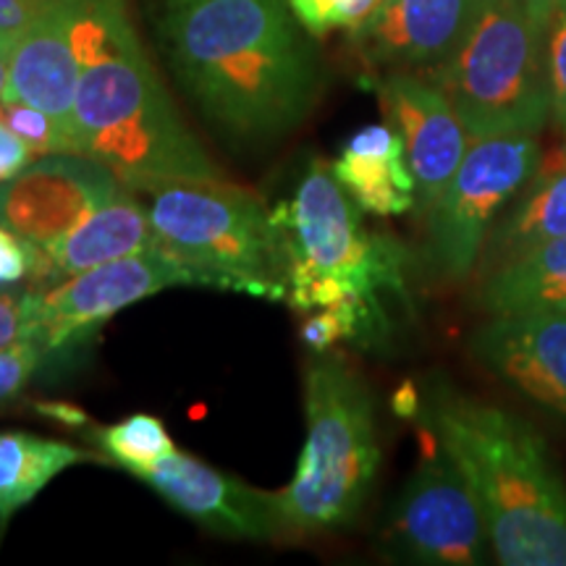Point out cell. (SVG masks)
Listing matches in <instances>:
<instances>
[{"label": "cell", "instance_id": "cell-1", "mask_svg": "<svg viewBox=\"0 0 566 566\" xmlns=\"http://www.w3.org/2000/svg\"><path fill=\"white\" fill-rule=\"evenodd\" d=\"M158 32L184 92L226 137L279 139L321 97L313 32L289 0H166Z\"/></svg>", "mask_w": 566, "mask_h": 566}, {"label": "cell", "instance_id": "cell-2", "mask_svg": "<svg viewBox=\"0 0 566 566\" xmlns=\"http://www.w3.org/2000/svg\"><path fill=\"white\" fill-rule=\"evenodd\" d=\"M80 55L76 155L103 163L124 187L150 195L223 179L147 59L126 0H69Z\"/></svg>", "mask_w": 566, "mask_h": 566}, {"label": "cell", "instance_id": "cell-3", "mask_svg": "<svg viewBox=\"0 0 566 566\" xmlns=\"http://www.w3.org/2000/svg\"><path fill=\"white\" fill-rule=\"evenodd\" d=\"M420 417L475 491L495 562L566 566V483L533 424L443 384Z\"/></svg>", "mask_w": 566, "mask_h": 566}, {"label": "cell", "instance_id": "cell-4", "mask_svg": "<svg viewBox=\"0 0 566 566\" xmlns=\"http://www.w3.org/2000/svg\"><path fill=\"white\" fill-rule=\"evenodd\" d=\"M304 438L294 480L279 491L283 527L325 535L363 512L380 467L370 386L344 359L323 357L304 373Z\"/></svg>", "mask_w": 566, "mask_h": 566}, {"label": "cell", "instance_id": "cell-5", "mask_svg": "<svg viewBox=\"0 0 566 566\" xmlns=\"http://www.w3.org/2000/svg\"><path fill=\"white\" fill-rule=\"evenodd\" d=\"M359 210L323 163L273 210L286 252V302L294 310L313 313L357 300L386 313L384 296L405 294V252L367 229Z\"/></svg>", "mask_w": 566, "mask_h": 566}, {"label": "cell", "instance_id": "cell-6", "mask_svg": "<svg viewBox=\"0 0 566 566\" xmlns=\"http://www.w3.org/2000/svg\"><path fill=\"white\" fill-rule=\"evenodd\" d=\"M155 244L195 275L197 286L286 302V252L273 212L226 179L184 181L150 192Z\"/></svg>", "mask_w": 566, "mask_h": 566}, {"label": "cell", "instance_id": "cell-7", "mask_svg": "<svg viewBox=\"0 0 566 566\" xmlns=\"http://www.w3.org/2000/svg\"><path fill=\"white\" fill-rule=\"evenodd\" d=\"M472 137L541 134L551 122L546 34L525 0H491L449 61L428 71Z\"/></svg>", "mask_w": 566, "mask_h": 566}, {"label": "cell", "instance_id": "cell-8", "mask_svg": "<svg viewBox=\"0 0 566 566\" xmlns=\"http://www.w3.org/2000/svg\"><path fill=\"white\" fill-rule=\"evenodd\" d=\"M541 163L537 134L472 137L457 174L424 210V258L446 281L475 271L501 218Z\"/></svg>", "mask_w": 566, "mask_h": 566}, {"label": "cell", "instance_id": "cell-9", "mask_svg": "<svg viewBox=\"0 0 566 566\" xmlns=\"http://www.w3.org/2000/svg\"><path fill=\"white\" fill-rule=\"evenodd\" d=\"M422 457L401 488L386 530L396 558L428 566H478L493 556L475 491L433 430L422 424Z\"/></svg>", "mask_w": 566, "mask_h": 566}, {"label": "cell", "instance_id": "cell-10", "mask_svg": "<svg viewBox=\"0 0 566 566\" xmlns=\"http://www.w3.org/2000/svg\"><path fill=\"white\" fill-rule=\"evenodd\" d=\"M174 286H197V281L158 244L129 258L95 265L40 292L32 338H38L51 357L53 352L101 328L122 310Z\"/></svg>", "mask_w": 566, "mask_h": 566}, {"label": "cell", "instance_id": "cell-11", "mask_svg": "<svg viewBox=\"0 0 566 566\" xmlns=\"http://www.w3.org/2000/svg\"><path fill=\"white\" fill-rule=\"evenodd\" d=\"M124 189L103 163L76 153L42 155L0 184V226L48 247Z\"/></svg>", "mask_w": 566, "mask_h": 566}, {"label": "cell", "instance_id": "cell-12", "mask_svg": "<svg viewBox=\"0 0 566 566\" xmlns=\"http://www.w3.org/2000/svg\"><path fill=\"white\" fill-rule=\"evenodd\" d=\"M134 478L208 533L239 541H273L275 535H286L279 493L258 491L179 449L142 467Z\"/></svg>", "mask_w": 566, "mask_h": 566}, {"label": "cell", "instance_id": "cell-13", "mask_svg": "<svg viewBox=\"0 0 566 566\" xmlns=\"http://www.w3.org/2000/svg\"><path fill=\"white\" fill-rule=\"evenodd\" d=\"M491 0H380L354 32L370 69L433 71L454 55Z\"/></svg>", "mask_w": 566, "mask_h": 566}, {"label": "cell", "instance_id": "cell-14", "mask_svg": "<svg viewBox=\"0 0 566 566\" xmlns=\"http://www.w3.org/2000/svg\"><path fill=\"white\" fill-rule=\"evenodd\" d=\"M470 354L495 380L566 422V310L491 315Z\"/></svg>", "mask_w": 566, "mask_h": 566}, {"label": "cell", "instance_id": "cell-15", "mask_svg": "<svg viewBox=\"0 0 566 566\" xmlns=\"http://www.w3.org/2000/svg\"><path fill=\"white\" fill-rule=\"evenodd\" d=\"M375 92L386 122L405 139L407 163L417 181V202L428 210L457 174L470 147V134L443 90L424 74L394 71L375 82Z\"/></svg>", "mask_w": 566, "mask_h": 566}, {"label": "cell", "instance_id": "cell-16", "mask_svg": "<svg viewBox=\"0 0 566 566\" xmlns=\"http://www.w3.org/2000/svg\"><path fill=\"white\" fill-rule=\"evenodd\" d=\"M9 90L3 101L40 108L74 142V105L80 87V55L71 32L69 0H51L6 53ZM76 153V142H74Z\"/></svg>", "mask_w": 566, "mask_h": 566}, {"label": "cell", "instance_id": "cell-17", "mask_svg": "<svg viewBox=\"0 0 566 566\" xmlns=\"http://www.w3.org/2000/svg\"><path fill=\"white\" fill-rule=\"evenodd\" d=\"M331 171L346 195L373 216H405L417 205V181L407 163L405 139L391 124H370L354 132Z\"/></svg>", "mask_w": 566, "mask_h": 566}, {"label": "cell", "instance_id": "cell-18", "mask_svg": "<svg viewBox=\"0 0 566 566\" xmlns=\"http://www.w3.org/2000/svg\"><path fill=\"white\" fill-rule=\"evenodd\" d=\"M155 244L150 212L129 195V187L92 210L59 242L42 247L48 258V279L63 281L90 268L129 258Z\"/></svg>", "mask_w": 566, "mask_h": 566}, {"label": "cell", "instance_id": "cell-19", "mask_svg": "<svg viewBox=\"0 0 566 566\" xmlns=\"http://www.w3.org/2000/svg\"><path fill=\"white\" fill-rule=\"evenodd\" d=\"M566 237V145L541 155L533 179L488 237V271L516 254Z\"/></svg>", "mask_w": 566, "mask_h": 566}, {"label": "cell", "instance_id": "cell-20", "mask_svg": "<svg viewBox=\"0 0 566 566\" xmlns=\"http://www.w3.org/2000/svg\"><path fill=\"white\" fill-rule=\"evenodd\" d=\"M475 304L488 315L566 310V237L491 268L480 283Z\"/></svg>", "mask_w": 566, "mask_h": 566}, {"label": "cell", "instance_id": "cell-21", "mask_svg": "<svg viewBox=\"0 0 566 566\" xmlns=\"http://www.w3.org/2000/svg\"><path fill=\"white\" fill-rule=\"evenodd\" d=\"M84 462H103L101 454L53 441L24 430H0V541L6 527L63 470Z\"/></svg>", "mask_w": 566, "mask_h": 566}, {"label": "cell", "instance_id": "cell-22", "mask_svg": "<svg viewBox=\"0 0 566 566\" xmlns=\"http://www.w3.org/2000/svg\"><path fill=\"white\" fill-rule=\"evenodd\" d=\"M92 441L113 464H118L129 475L176 449L166 424L155 415H132L116 424L95 428Z\"/></svg>", "mask_w": 566, "mask_h": 566}, {"label": "cell", "instance_id": "cell-23", "mask_svg": "<svg viewBox=\"0 0 566 566\" xmlns=\"http://www.w3.org/2000/svg\"><path fill=\"white\" fill-rule=\"evenodd\" d=\"M0 122L9 126L13 134H19L38 158L55 153H74V142L69 139V134L48 113L32 108V105L3 101L0 103Z\"/></svg>", "mask_w": 566, "mask_h": 566}, {"label": "cell", "instance_id": "cell-24", "mask_svg": "<svg viewBox=\"0 0 566 566\" xmlns=\"http://www.w3.org/2000/svg\"><path fill=\"white\" fill-rule=\"evenodd\" d=\"M380 0H289L296 19L313 34L357 30Z\"/></svg>", "mask_w": 566, "mask_h": 566}, {"label": "cell", "instance_id": "cell-25", "mask_svg": "<svg viewBox=\"0 0 566 566\" xmlns=\"http://www.w3.org/2000/svg\"><path fill=\"white\" fill-rule=\"evenodd\" d=\"M24 279H48V258L40 244L0 226V289L19 286Z\"/></svg>", "mask_w": 566, "mask_h": 566}, {"label": "cell", "instance_id": "cell-26", "mask_svg": "<svg viewBox=\"0 0 566 566\" xmlns=\"http://www.w3.org/2000/svg\"><path fill=\"white\" fill-rule=\"evenodd\" d=\"M546 59L551 82V124L566 139V0L558 3L546 30Z\"/></svg>", "mask_w": 566, "mask_h": 566}, {"label": "cell", "instance_id": "cell-27", "mask_svg": "<svg viewBox=\"0 0 566 566\" xmlns=\"http://www.w3.org/2000/svg\"><path fill=\"white\" fill-rule=\"evenodd\" d=\"M45 359L48 352L42 349L38 338H24L0 349V405L17 399Z\"/></svg>", "mask_w": 566, "mask_h": 566}, {"label": "cell", "instance_id": "cell-28", "mask_svg": "<svg viewBox=\"0 0 566 566\" xmlns=\"http://www.w3.org/2000/svg\"><path fill=\"white\" fill-rule=\"evenodd\" d=\"M40 292L6 289L0 292V349L34 336V315H38Z\"/></svg>", "mask_w": 566, "mask_h": 566}, {"label": "cell", "instance_id": "cell-29", "mask_svg": "<svg viewBox=\"0 0 566 566\" xmlns=\"http://www.w3.org/2000/svg\"><path fill=\"white\" fill-rule=\"evenodd\" d=\"M51 0H0V53H9L11 42L19 38Z\"/></svg>", "mask_w": 566, "mask_h": 566}, {"label": "cell", "instance_id": "cell-30", "mask_svg": "<svg viewBox=\"0 0 566 566\" xmlns=\"http://www.w3.org/2000/svg\"><path fill=\"white\" fill-rule=\"evenodd\" d=\"M34 158L38 155L30 150V145L0 122V184L19 176Z\"/></svg>", "mask_w": 566, "mask_h": 566}, {"label": "cell", "instance_id": "cell-31", "mask_svg": "<svg viewBox=\"0 0 566 566\" xmlns=\"http://www.w3.org/2000/svg\"><path fill=\"white\" fill-rule=\"evenodd\" d=\"M38 409V415L42 417H51V420L66 424V428H84V424L90 422V417L84 409L74 407V405H66V401H40V405H34Z\"/></svg>", "mask_w": 566, "mask_h": 566}, {"label": "cell", "instance_id": "cell-32", "mask_svg": "<svg viewBox=\"0 0 566 566\" xmlns=\"http://www.w3.org/2000/svg\"><path fill=\"white\" fill-rule=\"evenodd\" d=\"M558 3H564V0H525L530 21H533L535 30L541 34H546L548 21H551V17H554V11L558 9Z\"/></svg>", "mask_w": 566, "mask_h": 566}, {"label": "cell", "instance_id": "cell-33", "mask_svg": "<svg viewBox=\"0 0 566 566\" xmlns=\"http://www.w3.org/2000/svg\"><path fill=\"white\" fill-rule=\"evenodd\" d=\"M396 409H399L401 415H417V394L412 386H405L396 396Z\"/></svg>", "mask_w": 566, "mask_h": 566}, {"label": "cell", "instance_id": "cell-34", "mask_svg": "<svg viewBox=\"0 0 566 566\" xmlns=\"http://www.w3.org/2000/svg\"><path fill=\"white\" fill-rule=\"evenodd\" d=\"M6 90H9V66H6L3 53H0V103H3Z\"/></svg>", "mask_w": 566, "mask_h": 566}]
</instances>
